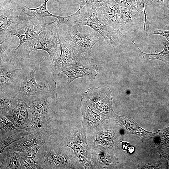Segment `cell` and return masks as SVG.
I'll use <instances>...</instances> for the list:
<instances>
[{
  "label": "cell",
  "instance_id": "obj_1",
  "mask_svg": "<svg viewBox=\"0 0 169 169\" xmlns=\"http://www.w3.org/2000/svg\"><path fill=\"white\" fill-rule=\"evenodd\" d=\"M68 147L63 145L53 133L50 141L43 143L36 155L39 169L83 168L72 149Z\"/></svg>",
  "mask_w": 169,
  "mask_h": 169
},
{
  "label": "cell",
  "instance_id": "obj_2",
  "mask_svg": "<svg viewBox=\"0 0 169 169\" xmlns=\"http://www.w3.org/2000/svg\"><path fill=\"white\" fill-rule=\"evenodd\" d=\"M60 25L57 20L50 22L38 36L25 43L21 50L20 59L26 60L31 52L41 49L48 54L52 64L54 63L60 54L59 41Z\"/></svg>",
  "mask_w": 169,
  "mask_h": 169
},
{
  "label": "cell",
  "instance_id": "obj_3",
  "mask_svg": "<svg viewBox=\"0 0 169 169\" xmlns=\"http://www.w3.org/2000/svg\"><path fill=\"white\" fill-rule=\"evenodd\" d=\"M57 95V93L54 92L45 95L33 96L29 99L28 103L32 114L31 121L34 132L47 135L52 134L51 121L47 112Z\"/></svg>",
  "mask_w": 169,
  "mask_h": 169
},
{
  "label": "cell",
  "instance_id": "obj_4",
  "mask_svg": "<svg viewBox=\"0 0 169 169\" xmlns=\"http://www.w3.org/2000/svg\"><path fill=\"white\" fill-rule=\"evenodd\" d=\"M77 29L84 26H88L99 33L107 43L113 47L118 45L113 39L119 41V38L125 35L119 29L108 26L98 18L97 8L92 7L87 8L84 12L80 13L72 23Z\"/></svg>",
  "mask_w": 169,
  "mask_h": 169
},
{
  "label": "cell",
  "instance_id": "obj_5",
  "mask_svg": "<svg viewBox=\"0 0 169 169\" xmlns=\"http://www.w3.org/2000/svg\"><path fill=\"white\" fill-rule=\"evenodd\" d=\"M64 146L70 148L84 169H94L91 162L90 149L88 145L86 133L82 125H74L68 136L64 138H58Z\"/></svg>",
  "mask_w": 169,
  "mask_h": 169
},
{
  "label": "cell",
  "instance_id": "obj_6",
  "mask_svg": "<svg viewBox=\"0 0 169 169\" xmlns=\"http://www.w3.org/2000/svg\"><path fill=\"white\" fill-rule=\"evenodd\" d=\"M60 33L64 37L75 44L73 46L74 51L79 59L89 56L91 49L95 44L102 42L105 39L98 32L94 31L88 34L80 33L73 24L68 21L64 23Z\"/></svg>",
  "mask_w": 169,
  "mask_h": 169
},
{
  "label": "cell",
  "instance_id": "obj_7",
  "mask_svg": "<svg viewBox=\"0 0 169 169\" xmlns=\"http://www.w3.org/2000/svg\"><path fill=\"white\" fill-rule=\"evenodd\" d=\"M50 22L42 23L36 18L31 16H23L19 22L11 24L8 28L7 33L17 36L20 43L16 48L10 52L13 56L23 44L38 36L44 30Z\"/></svg>",
  "mask_w": 169,
  "mask_h": 169
},
{
  "label": "cell",
  "instance_id": "obj_8",
  "mask_svg": "<svg viewBox=\"0 0 169 169\" xmlns=\"http://www.w3.org/2000/svg\"><path fill=\"white\" fill-rule=\"evenodd\" d=\"M0 93L10 96L19 90L25 75V68H16L11 59L6 56L0 58Z\"/></svg>",
  "mask_w": 169,
  "mask_h": 169
},
{
  "label": "cell",
  "instance_id": "obj_9",
  "mask_svg": "<svg viewBox=\"0 0 169 169\" xmlns=\"http://www.w3.org/2000/svg\"><path fill=\"white\" fill-rule=\"evenodd\" d=\"M45 59V57L41 59L28 74L23 78L19 90L13 96L15 100L17 101L23 100L30 96L45 95L55 91L57 85L54 80H52L44 85L39 84L36 81L35 72Z\"/></svg>",
  "mask_w": 169,
  "mask_h": 169
},
{
  "label": "cell",
  "instance_id": "obj_10",
  "mask_svg": "<svg viewBox=\"0 0 169 169\" xmlns=\"http://www.w3.org/2000/svg\"><path fill=\"white\" fill-rule=\"evenodd\" d=\"M100 112L109 116L115 114L113 109L112 92L105 86L92 87L81 96Z\"/></svg>",
  "mask_w": 169,
  "mask_h": 169
},
{
  "label": "cell",
  "instance_id": "obj_11",
  "mask_svg": "<svg viewBox=\"0 0 169 169\" xmlns=\"http://www.w3.org/2000/svg\"><path fill=\"white\" fill-rule=\"evenodd\" d=\"M59 41L60 54L56 61L50 66V71L53 76L59 75L63 70L71 65L77 64L79 59L74 53L73 46L59 32Z\"/></svg>",
  "mask_w": 169,
  "mask_h": 169
},
{
  "label": "cell",
  "instance_id": "obj_12",
  "mask_svg": "<svg viewBox=\"0 0 169 169\" xmlns=\"http://www.w3.org/2000/svg\"><path fill=\"white\" fill-rule=\"evenodd\" d=\"M80 107L82 115V126L86 134L109 119V116L99 112L82 96Z\"/></svg>",
  "mask_w": 169,
  "mask_h": 169
},
{
  "label": "cell",
  "instance_id": "obj_13",
  "mask_svg": "<svg viewBox=\"0 0 169 169\" xmlns=\"http://www.w3.org/2000/svg\"><path fill=\"white\" fill-rule=\"evenodd\" d=\"M89 146L94 169L109 168L118 162V159L115 156V151L112 147L101 145Z\"/></svg>",
  "mask_w": 169,
  "mask_h": 169
},
{
  "label": "cell",
  "instance_id": "obj_14",
  "mask_svg": "<svg viewBox=\"0 0 169 169\" xmlns=\"http://www.w3.org/2000/svg\"><path fill=\"white\" fill-rule=\"evenodd\" d=\"M107 121L86 134L89 146L101 145L113 147L115 144L117 139L114 130Z\"/></svg>",
  "mask_w": 169,
  "mask_h": 169
},
{
  "label": "cell",
  "instance_id": "obj_15",
  "mask_svg": "<svg viewBox=\"0 0 169 169\" xmlns=\"http://www.w3.org/2000/svg\"><path fill=\"white\" fill-rule=\"evenodd\" d=\"M30 106L23 100H18L15 107L7 111L0 112V114L6 117L15 126L20 130L33 129L31 120L28 117Z\"/></svg>",
  "mask_w": 169,
  "mask_h": 169
},
{
  "label": "cell",
  "instance_id": "obj_16",
  "mask_svg": "<svg viewBox=\"0 0 169 169\" xmlns=\"http://www.w3.org/2000/svg\"><path fill=\"white\" fill-rule=\"evenodd\" d=\"M141 13L120 7L117 28L127 32H135L143 26L145 17Z\"/></svg>",
  "mask_w": 169,
  "mask_h": 169
},
{
  "label": "cell",
  "instance_id": "obj_17",
  "mask_svg": "<svg viewBox=\"0 0 169 169\" xmlns=\"http://www.w3.org/2000/svg\"><path fill=\"white\" fill-rule=\"evenodd\" d=\"M120 7L114 0H105L102 6L97 8L99 19L105 24L117 28Z\"/></svg>",
  "mask_w": 169,
  "mask_h": 169
},
{
  "label": "cell",
  "instance_id": "obj_18",
  "mask_svg": "<svg viewBox=\"0 0 169 169\" xmlns=\"http://www.w3.org/2000/svg\"><path fill=\"white\" fill-rule=\"evenodd\" d=\"M0 0V35H6L9 27L19 22L24 16L20 13L18 8L12 7L10 2Z\"/></svg>",
  "mask_w": 169,
  "mask_h": 169
},
{
  "label": "cell",
  "instance_id": "obj_19",
  "mask_svg": "<svg viewBox=\"0 0 169 169\" xmlns=\"http://www.w3.org/2000/svg\"><path fill=\"white\" fill-rule=\"evenodd\" d=\"M49 0H45L43 4L35 8H30L26 6H23L19 8L18 10L23 16L34 17L40 22L45 17L50 16L55 17L58 19L60 24L67 23L71 17L79 15L80 12L78 10L74 14L62 17L53 14L49 12L47 8V4Z\"/></svg>",
  "mask_w": 169,
  "mask_h": 169
},
{
  "label": "cell",
  "instance_id": "obj_20",
  "mask_svg": "<svg viewBox=\"0 0 169 169\" xmlns=\"http://www.w3.org/2000/svg\"><path fill=\"white\" fill-rule=\"evenodd\" d=\"M99 72L98 68L96 64L90 63L79 66L72 65L61 72L68 77L67 84L79 78L88 77L90 79H95Z\"/></svg>",
  "mask_w": 169,
  "mask_h": 169
},
{
  "label": "cell",
  "instance_id": "obj_21",
  "mask_svg": "<svg viewBox=\"0 0 169 169\" xmlns=\"http://www.w3.org/2000/svg\"><path fill=\"white\" fill-rule=\"evenodd\" d=\"M52 135L47 136L34 132L13 143L8 147L10 149L21 153L33 145L49 141Z\"/></svg>",
  "mask_w": 169,
  "mask_h": 169
},
{
  "label": "cell",
  "instance_id": "obj_22",
  "mask_svg": "<svg viewBox=\"0 0 169 169\" xmlns=\"http://www.w3.org/2000/svg\"><path fill=\"white\" fill-rule=\"evenodd\" d=\"M0 169H20L21 153L9 149L7 147L0 156Z\"/></svg>",
  "mask_w": 169,
  "mask_h": 169
},
{
  "label": "cell",
  "instance_id": "obj_23",
  "mask_svg": "<svg viewBox=\"0 0 169 169\" xmlns=\"http://www.w3.org/2000/svg\"><path fill=\"white\" fill-rule=\"evenodd\" d=\"M43 144L34 145L21 152V165L20 169H39L35 157L37 153Z\"/></svg>",
  "mask_w": 169,
  "mask_h": 169
},
{
  "label": "cell",
  "instance_id": "obj_24",
  "mask_svg": "<svg viewBox=\"0 0 169 169\" xmlns=\"http://www.w3.org/2000/svg\"><path fill=\"white\" fill-rule=\"evenodd\" d=\"M120 7H125L131 10L143 13L145 21L143 25V29L145 31H148L149 25L151 23L147 18L146 10L144 8L142 0H114Z\"/></svg>",
  "mask_w": 169,
  "mask_h": 169
},
{
  "label": "cell",
  "instance_id": "obj_25",
  "mask_svg": "<svg viewBox=\"0 0 169 169\" xmlns=\"http://www.w3.org/2000/svg\"><path fill=\"white\" fill-rule=\"evenodd\" d=\"M132 42L138 49L144 59L161 60L165 63L169 68V42L167 40H165L163 42V44L164 48L161 52L156 53L155 51L151 54H146L143 52L136 44L134 40L132 39Z\"/></svg>",
  "mask_w": 169,
  "mask_h": 169
},
{
  "label": "cell",
  "instance_id": "obj_26",
  "mask_svg": "<svg viewBox=\"0 0 169 169\" xmlns=\"http://www.w3.org/2000/svg\"><path fill=\"white\" fill-rule=\"evenodd\" d=\"M34 133L33 129L29 130H21L14 133L6 138L0 141V153H1L7 147L13 143Z\"/></svg>",
  "mask_w": 169,
  "mask_h": 169
},
{
  "label": "cell",
  "instance_id": "obj_27",
  "mask_svg": "<svg viewBox=\"0 0 169 169\" xmlns=\"http://www.w3.org/2000/svg\"><path fill=\"white\" fill-rule=\"evenodd\" d=\"M8 119L6 117L0 114V141L21 130L16 128L13 123L11 121H9Z\"/></svg>",
  "mask_w": 169,
  "mask_h": 169
},
{
  "label": "cell",
  "instance_id": "obj_28",
  "mask_svg": "<svg viewBox=\"0 0 169 169\" xmlns=\"http://www.w3.org/2000/svg\"><path fill=\"white\" fill-rule=\"evenodd\" d=\"M18 101L13 97L0 93V112L10 110L16 106Z\"/></svg>",
  "mask_w": 169,
  "mask_h": 169
},
{
  "label": "cell",
  "instance_id": "obj_29",
  "mask_svg": "<svg viewBox=\"0 0 169 169\" xmlns=\"http://www.w3.org/2000/svg\"><path fill=\"white\" fill-rule=\"evenodd\" d=\"M13 38L12 35L7 34L5 38L0 42V57H2L6 51L13 49L12 43Z\"/></svg>",
  "mask_w": 169,
  "mask_h": 169
},
{
  "label": "cell",
  "instance_id": "obj_30",
  "mask_svg": "<svg viewBox=\"0 0 169 169\" xmlns=\"http://www.w3.org/2000/svg\"><path fill=\"white\" fill-rule=\"evenodd\" d=\"M161 7L164 12L162 19L167 25H169V0H164Z\"/></svg>",
  "mask_w": 169,
  "mask_h": 169
},
{
  "label": "cell",
  "instance_id": "obj_31",
  "mask_svg": "<svg viewBox=\"0 0 169 169\" xmlns=\"http://www.w3.org/2000/svg\"><path fill=\"white\" fill-rule=\"evenodd\" d=\"M158 34L164 37L169 42V30H165L159 29H155L150 33V35Z\"/></svg>",
  "mask_w": 169,
  "mask_h": 169
},
{
  "label": "cell",
  "instance_id": "obj_32",
  "mask_svg": "<svg viewBox=\"0 0 169 169\" xmlns=\"http://www.w3.org/2000/svg\"><path fill=\"white\" fill-rule=\"evenodd\" d=\"M87 4H90L92 7L99 8L102 6L105 0H84Z\"/></svg>",
  "mask_w": 169,
  "mask_h": 169
},
{
  "label": "cell",
  "instance_id": "obj_33",
  "mask_svg": "<svg viewBox=\"0 0 169 169\" xmlns=\"http://www.w3.org/2000/svg\"><path fill=\"white\" fill-rule=\"evenodd\" d=\"M161 134L164 139L169 143V127L161 131Z\"/></svg>",
  "mask_w": 169,
  "mask_h": 169
},
{
  "label": "cell",
  "instance_id": "obj_34",
  "mask_svg": "<svg viewBox=\"0 0 169 169\" xmlns=\"http://www.w3.org/2000/svg\"><path fill=\"white\" fill-rule=\"evenodd\" d=\"M155 0H145V3L146 5H150L152 2ZM160 1H162V3H163L164 0H159Z\"/></svg>",
  "mask_w": 169,
  "mask_h": 169
},
{
  "label": "cell",
  "instance_id": "obj_35",
  "mask_svg": "<svg viewBox=\"0 0 169 169\" xmlns=\"http://www.w3.org/2000/svg\"><path fill=\"white\" fill-rule=\"evenodd\" d=\"M142 3L143 5V7L145 10L146 9L147 5L145 4V0H142Z\"/></svg>",
  "mask_w": 169,
  "mask_h": 169
}]
</instances>
